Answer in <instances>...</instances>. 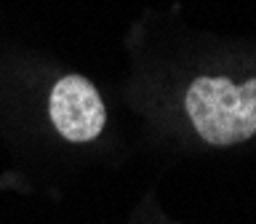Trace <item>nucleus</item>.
<instances>
[{
  "label": "nucleus",
  "instance_id": "nucleus-1",
  "mask_svg": "<svg viewBox=\"0 0 256 224\" xmlns=\"http://www.w3.org/2000/svg\"><path fill=\"white\" fill-rule=\"evenodd\" d=\"M198 136L214 147H230L256 134V78H198L184 99Z\"/></svg>",
  "mask_w": 256,
  "mask_h": 224
},
{
  "label": "nucleus",
  "instance_id": "nucleus-2",
  "mask_svg": "<svg viewBox=\"0 0 256 224\" xmlns=\"http://www.w3.org/2000/svg\"><path fill=\"white\" fill-rule=\"evenodd\" d=\"M51 120L64 139L91 142L104 131L107 110L99 91L83 75H67L51 91Z\"/></svg>",
  "mask_w": 256,
  "mask_h": 224
}]
</instances>
